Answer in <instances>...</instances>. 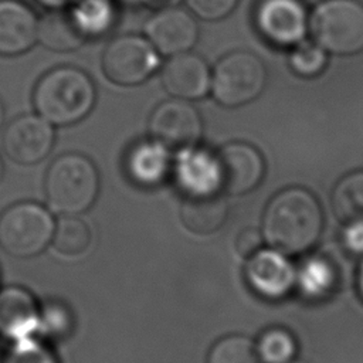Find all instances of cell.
<instances>
[{
	"label": "cell",
	"mask_w": 363,
	"mask_h": 363,
	"mask_svg": "<svg viewBox=\"0 0 363 363\" xmlns=\"http://www.w3.org/2000/svg\"><path fill=\"white\" fill-rule=\"evenodd\" d=\"M295 272L285 254L275 248H261L247 258V282L255 294L267 299L285 298L295 288Z\"/></svg>",
	"instance_id": "cell-12"
},
{
	"label": "cell",
	"mask_w": 363,
	"mask_h": 363,
	"mask_svg": "<svg viewBox=\"0 0 363 363\" xmlns=\"http://www.w3.org/2000/svg\"><path fill=\"white\" fill-rule=\"evenodd\" d=\"M203 132L199 112L184 99H169L155 108L149 119L150 139L166 149L193 147Z\"/></svg>",
	"instance_id": "cell-9"
},
{
	"label": "cell",
	"mask_w": 363,
	"mask_h": 363,
	"mask_svg": "<svg viewBox=\"0 0 363 363\" xmlns=\"http://www.w3.org/2000/svg\"><path fill=\"white\" fill-rule=\"evenodd\" d=\"M228 216V204L218 193L187 196L182 204L183 225L196 234L217 231Z\"/></svg>",
	"instance_id": "cell-19"
},
{
	"label": "cell",
	"mask_w": 363,
	"mask_h": 363,
	"mask_svg": "<svg viewBox=\"0 0 363 363\" xmlns=\"http://www.w3.org/2000/svg\"><path fill=\"white\" fill-rule=\"evenodd\" d=\"M40 308L34 296L21 286L0 289V336L13 342L31 337L38 330Z\"/></svg>",
	"instance_id": "cell-16"
},
{
	"label": "cell",
	"mask_w": 363,
	"mask_h": 363,
	"mask_svg": "<svg viewBox=\"0 0 363 363\" xmlns=\"http://www.w3.org/2000/svg\"><path fill=\"white\" fill-rule=\"evenodd\" d=\"M291 363H305V362H295V360H292Z\"/></svg>",
	"instance_id": "cell-37"
},
{
	"label": "cell",
	"mask_w": 363,
	"mask_h": 363,
	"mask_svg": "<svg viewBox=\"0 0 363 363\" xmlns=\"http://www.w3.org/2000/svg\"><path fill=\"white\" fill-rule=\"evenodd\" d=\"M335 217L346 224L363 223V170L343 176L332 190Z\"/></svg>",
	"instance_id": "cell-22"
},
{
	"label": "cell",
	"mask_w": 363,
	"mask_h": 363,
	"mask_svg": "<svg viewBox=\"0 0 363 363\" xmlns=\"http://www.w3.org/2000/svg\"><path fill=\"white\" fill-rule=\"evenodd\" d=\"M99 193V173L95 163L78 152L57 156L44 177V194L51 211L77 216L86 211Z\"/></svg>",
	"instance_id": "cell-3"
},
{
	"label": "cell",
	"mask_w": 363,
	"mask_h": 363,
	"mask_svg": "<svg viewBox=\"0 0 363 363\" xmlns=\"http://www.w3.org/2000/svg\"><path fill=\"white\" fill-rule=\"evenodd\" d=\"M356 288H357L360 299L363 301V261L359 265V269H357V274H356Z\"/></svg>",
	"instance_id": "cell-34"
},
{
	"label": "cell",
	"mask_w": 363,
	"mask_h": 363,
	"mask_svg": "<svg viewBox=\"0 0 363 363\" xmlns=\"http://www.w3.org/2000/svg\"><path fill=\"white\" fill-rule=\"evenodd\" d=\"M167 150L153 139L135 143L125 159L126 173L140 186L160 183L169 170Z\"/></svg>",
	"instance_id": "cell-17"
},
{
	"label": "cell",
	"mask_w": 363,
	"mask_h": 363,
	"mask_svg": "<svg viewBox=\"0 0 363 363\" xmlns=\"http://www.w3.org/2000/svg\"><path fill=\"white\" fill-rule=\"evenodd\" d=\"M1 363H58L54 353L37 339L16 340Z\"/></svg>",
	"instance_id": "cell-28"
},
{
	"label": "cell",
	"mask_w": 363,
	"mask_h": 363,
	"mask_svg": "<svg viewBox=\"0 0 363 363\" xmlns=\"http://www.w3.org/2000/svg\"><path fill=\"white\" fill-rule=\"evenodd\" d=\"M71 328V316L65 312V306L60 303H48L40 311L38 329L51 336H62Z\"/></svg>",
	"instance_id": "cell-29"
},
{
	"label": "cell",
	"mask_w": 363,
	"mask_h": 363,
	"mask_svg": "<svg viewBox=\"0 0 363 363\" xmlns=\"http://www.w3.org/2000/svg\"><path fill=\"white\" fill-rule=\"evenodd\" d=\"M145 34L159 54L172 57L189 51L196 44L199 28L193 16L186 10L166 7L149 18Z\"/></svg>",
	"instance_id": "cell-13"
},
{
	"label": "cell",
	"mask_w": 363,
	"mask_h": 363,
	"mask_svg": "<svg viewBox=\"0 0 363 363\" xmlns=\"http://www.w3.org/2000/svg\"><path fill=\"white\" fill-rule=\"evenodd\" d=\"M91 242V231L86 223L77 216H64L55 223L51 244L62 255H79Z\"/></svg>",
	"instance_id": "cell-25"
},
{
	"label": "cell",
	"mask_w": 363,
	"mask_h": 363,
	"mask_svg": "<svg viewBox=\"0 0 363 363\" xmlns=\"http://www.w3.org/2000/svg\"><path fill=\"white\" fill-rule=\"evenodd\" d=\"M289 68L299 77L313 78L328 65V52L313 40H302L295 44L288 55Z\"/></svg>",
	"instance_id": "cell-27"
},
{
	"label": "cell",
	"mask_w": 363,
	"mask_h": 363,
	"mask_svg": "<svg viewBox=\"0 0 363 363\" xmlns=\"http://www.w3.org/2000/svg\"><path fill=\"white\" fill-rule=\"evenodd\" d=\"M265 82L262 61L252 52L235 51L216 64L210 89L218 104L233 108L254 101L264 91Z\"/></svg>",
	"instance_id": "cell-6"
},
{
	"label": "cell",
	"mask_w": 363,
	"mask_h": 363,
	"mask_svg": "<svg viewBox=\"0 0 363 363\" xmlns=\"http://www.w3.org/2000/svg\"><path fill=\"white\" fill-rule=\"evenodd\" d=\"M312 40L326 52L353 55L363 50V4L357 0H323L309 16Z\"/></svg>",
	"instance_id": "cell-4"
},
{
	"label": "cell",
	"mask_w": 363,
	"mask_h": 363,
	"mask_svg": "<svg viewBox=\"0 0 363 363\" xmlns=\"http://www.w3.org/2000/svg\"><path fill=\"white\" fill-rule=\"evenodd\" d=\"M55 142L54 126L38 113L14 118L1 136L7 157L18 164H35L44 160Z\"/></svg>",
	"instance_id": "cell-10"
},
{
	"label": "cell",
	"mask_w": 363,
	"mask_h": 363,
	"mask_svg": "<svg viewBox=\"0 0 363 363\" xmlns=\"http://www.w3.org/2000/svg\"><path fill=\"white\" fill-rule=\"evenodd\" d=\"M211 72L206 61L189 51L172 55L162 69L164 89L179 99H199L210 91Z\"/></svg>",
	"instance_id": "cell-14"
},
{
	"label": "cell",
	"mask_w": 363,
	"mask_h": 363,
	"mask_svg": "<svg viewBox=\"0 0 363 363\" xmlns=\"http://www.w3.org/2000/svg\"><path fill=\"white\" fill-rule=\"evenodd\" d=\"M47 10H67L75 0H35Z\"/></svg>",
	"instance_id": "cell-33"
},
{
	"label": "cell",
	"mask_w": 363,
	"mask_h": 363,
	"mask_svg": "<svg viewBox=\"0 0 363 363\" xmlns=\"http://www.w3.org/2000/svg\"><path fill=\"white\" fill-rule=\"evenodd\" d=\"M67 11L85 40L106 34L116 18L113 0H75Z\"/></svg>",
	"instance_id": "cell-21"
},
{
	"label": "cell",
	"mask_w": 363,
	"mask_h": 363,
	"mask_svg": "<svg viewBox=\"0 0 363 363\" xmlns=\"http://www.w3.org/2000/svg\"><path fill=\"white\" fill-rule=\"evenodd\" d=\"M254 346L261 363H291L298 352L295 336L281 326L262 330Z\"/></svg>",
	"instance_id": "cell-24"
},
{
	"label": "cell",
	"mask_w": 363,
	"mask_h": 363,
	"mask_svg": "<svg viewBox=\"0 0 363 363\" xmlns=\"http://www.w3.org/2000/svg\"><path fill=\"white\" fill-rule=\"evenodd\" d=\"M96 102L92 78L72 65L55 67L40 77L33 89L35 113L52 126L74 125L88 116Z\"/></svg>",
	"instance_id": "cell-2"
},
{
	"label": "cell",
	"mask_w": 363,
	"mask_h": 363,
	"mask_svg": "<svg viewBox=\"0 0 363 363\" xmlns=\"http://www.w3.org/2000/svg\"><path fill=\"white\" fill-rule=\"evenodd\" d=\"M346 248L354 254H363V223L346 224L343 231Z\"/></svg>",
	"instance_id": "cell-32"
},
{
	"label": "cell",
	"mask_w": 363,
	"mask_h": 363,
	"mask_svg": "<svg viewBox=\"0 0 363 363\" xmlns=\"http://www.w3.org/2000/svg\"><path fill=\"white\" fill-rule=\"evenodd\" d=\"M206 363H261L254 342L242 335H227L213 343Z\"/></svg>",
	"instance_id": "cell-26"
},
{
	"label": "cell",
	"mask_w": 363,
	"mask_h": 363,
	"mask_svg": "<svg viewBox=\"0 0 363 363\" xmlns=\"http://www.w3.org/2000/svg\"><path fill=\"white\" fill-rule=\"evenodd\" d=\"M262 242H264V235L258 228L254 227H247L244 230H241L237 234L235 238V250L237 252L244 257V258H250L251 255H254L258 250L262 248Z\"/></svg>",
	"instance_id": "cell-31"
},
{
	"label": "cell",
	"mask_w": 363,
	"mask_h": 363,
	"mask_svg": "<svg viewBox=\"0 0 363 363\" xmlns=\"http://www.w3.org/2000/svg\"><path fill=\"white\" fill-rule=\"evenodd\" d=\"M160 58L146 37L125 34L112 38L102 52L105 77L122 86L146 81L159 67Z\"/></svg>",
	"instance_id": "cell-7"
},
{
	"label": "cell",
	"mask_w": 363,
	"mask_h": 363,
	"mask_svg": "<svg viewBox=\"0 0 363 363\" xmlns=\"http://www.w3.org/2000/svg\"><path fill=\"white\" fill-rule=\"evenodd\" d=\"M255 26L268 43L294 47L309 31V14L301 0H259Z\"/></svg>",
	"instance_id": "cell-11"
},
{
	"label": "cell",
	"mask_w": 363,
	"mask_h": 363,
	"mask_svg": "<svg viewBox=\"0 0 363 363\" xmlns=\"http://www.w3.org/2000/svg\"><path fill=\"white\" fill-rule=\"evenodd\" d=\"M3 176H4V164H3V159H1V155H0V182L3 180Z\"/></svg>",
	"instance_id": "cell-36"
},
{
	"label": "cell",
	"mask_w": 363,
	"mask_h": 363,
	"mask_svg": "<svg viewBox=\"0 0 363 363\" xmlns=\"http://www.w3.org/2000/svg\"><path fill=\"white\" fill-rule=\"evenodd\" d=\"M54 227L50 208L34 201L11 204L0 214V247L13 257H34L51 242Z\"/></svg>",
	"instance_id": "cell-5"
},
{
	"label": "cell",
	"mask_w": 363,
	"mask_h": 363,
	"mask_svg": "<svg viewBox=\"0 0 363 363\" xmlns=\"http://www.w3.org/2000/svg\"><path fill=\"white\" fill-rule=\"evenodd\" d=\"M86 40L72 24L67 10H47L38 17L37 43L55 52L78 50Z\"/></svg>",
	"instance_id": "cell-20"
},
{
	"label": "cell",
	"mask_w": 363,
	"mask_h": 363,
	"mask_svg": "<svg viewBox=\"0 0 363 363\" xmlns=\"http://www.w3.org/2000/svg\"><path fill=\"white\" fill-rule=\"evenodd\" d=\"M218 189L238 196L254 190L264 179L265 162L261 152L247 142L225 143L214 156Z\"/></svg>",
	"instance_id": "cell-8"
},
{
	"label": "cell",
	"mask_w": 363,
	"mask_h": 363,
	"mask_svg": "<svg viewBox=\"0 0 363 363\" xmlns=\"http://www.w3.org/2000/svg\"><path fill=\"white\" fill-rule=\"evenodd\" d=\"M191 13L203 20L216 21L227 17L238 0H184Z\"/></svg>",
	"instance_id": "cell-30"
},
{
	"label": "cell",
	"mask_w": 363,
	"mask_h": 363,
	"mask_svg": "<svg viewBox=\"0 0 363 363\" xmlns=\"http://www.w3.org/2000/svg\"><path fill=\"white\" fill-rule=\"evenodd\" d=\"M176 164V179L187 191V196L218 193V180L214 156L187 147L180 150Z\"/></svg>",
	"instance_id": "cell-18"
},
{
	"label": "cell",
	"mask_w": 363,
	"mask_h": 363,
	"mask_svg": "<svg viewBox=\"0 0 363 363\" xmlns=\"http://www.w3.org/2000/svg\"><path fill=\"white\" fill-rule=\"evenodd\" d=\"M38 16L21 0H0V55L27 52L37 43Z\"/></svg>",
	"instance_id": "cell-15"
},
{
	"label": "cell",
	"mask_w": 363,
	"mask_h": 363,
	"mask_svg": "<svg viewBox=\"0 0 363 363\" xmlns=\"http://www.w3.org/2000/svg\"><path fill=\"white\" fill-rule=\"evenodd\" d=\"M295 286L309 299L326 298L336 286L335 267L325 257H312L295 272Z\"/></svg>",
	"instance_id": "cell-23"
},
{
	"label": "cell",
	"mask_w": 363,
	"mask_h": 363,
	"mask_svg": "<svg viewBox=\"0 0 363 363\" xmlns=\"http://www.w3.org/2000/svg\"><path fill=\"white\" fill-rule=\"evenodd\" d=\"M4 122V106H3V102L0 101V126L3 125Z\"/></svg>",
	"instance_id": "cell-35"
},
{
	"label": "cell",
	"mask_w": 363,
	"mask_h": 363,
	"mask_svg": "<svg viewBox=\"0 0 363 363\" xmlns=\"http://www.w3.org/2000/svg\"><path fill=\"white\" fill-rule=\"evenodd\" d=\"M322 228L323 211L318 199L303 187H286L268 201L261 233L272 248L295 255L311 250Z\"/></svg>",
	"instance_id": "cell-1"
}]
</instances>
